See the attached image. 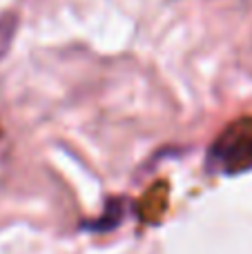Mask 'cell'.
I'll return each instance as SVG.
<instances>
[{
  "mask_svg": "<svg viewBox=\"0 0 252 254\" xmlns=\"http://www.w3.org/2000/svg\"><path fill=\"white\" fill-rule=\"evenodd\" d=\"M210 165L221 172H241L252 167V121L230 125L210 149Z\"/></svg>",
  "mask_w": 252,
  "mask_h": 254,
  "instance_id": "6da1fadb",
  "label": "cell"
},
{
  "mask_svg": "<svg viewBox=\"0 0 252 254\" xmlns=\"http://www.w3.org/2000/svg\"><path fill=\"white\" fill-rule=\"evenodd\" d=\"M16 29H18V18L13 13L0 16V58L7 54L9 45H11L13 36H16Z\"/></svg>",
  "mask_w": 252,
  "mask_h": 254,
  "instance_id": "7a4b0ae2",
  "label": "cell"
},
{
  "mask_svg": "<svg viewBox=\"0 0 252 254\" xmlns=\"http://www.w3.org/2000/svg\"><path fill=\"white\" fill-rule=\"evenodd\" d=\"M121 216H123V212H121L119 203H110V205H107V212L98 219L101 223H92V225H87V228L96 230V232H101V230H110V228H114V225H119Z\"/></svg>",
  "mask_w": 252,
  "mask_h": 254,
  "instance_id": "3957f363",
  "label": "cell"
}]
</instances>
